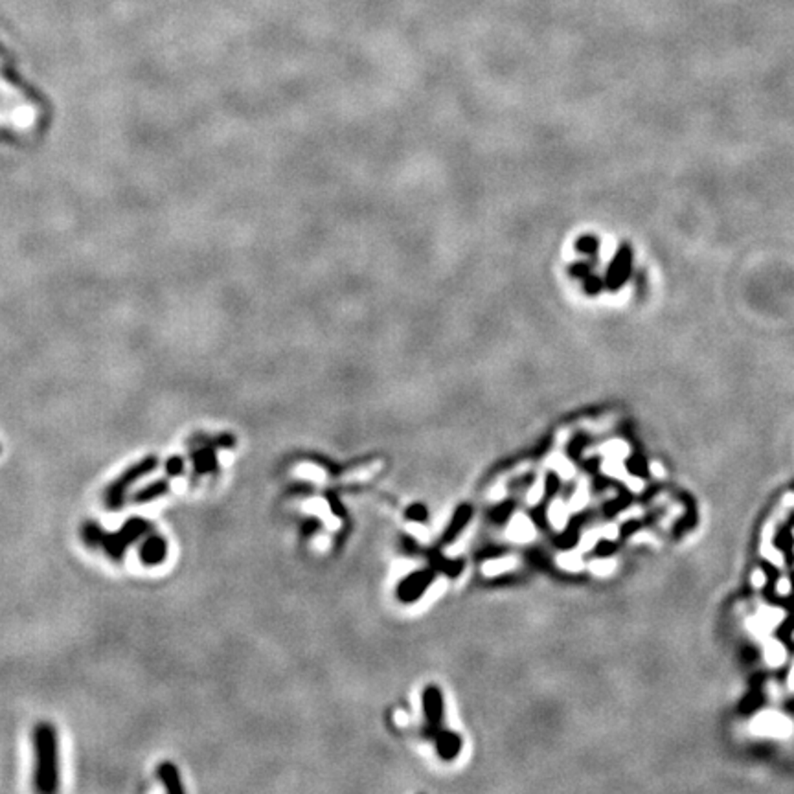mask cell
<instances>
[{
	"instance_id": "6da1fadb",
	"label": "cell",
	"mask_w": 794,
	"mask_h": 794,
	"mask_svg": "<svg viewBox=\"0 0 794 794\" xmlns=\"http://www.w3.org/2000/svg\"><path fill=\"white\" fill-rule=\"evenodd\" d=\"M33 750H35V767H33V787L39 793H55L59 789V735L55 726L48 721H41L33 728Z\"/></svg>"
},
{
	"instance_id": "7a4b0ae2",
	"label": "cell",
	"mask_w": 794,
	"mask_h": 794,
	"mask_svg": "<svg viewBox=\"0 0 794 794\" xmlns=\"http://www.w3.org/2000/svg\"><path fill=\"white\" fill-rule=\"evenodd\" d=\"M158 465H160L158 456L149 455V456H144L142 460H138L136 464L125 469L124 473L119 474L116 480H112V482L107 486L105 495H103V502H105L107 510L110 511L122 510V508L125 506V498H127L129 489H131L138 480H142L144 477L151 474Z\"/></svg>"
},
{
	"instance_id": "3957f363",
	"label": "cell",
	"mask_w": 794,
	"mask_h": 794,
	"mask_svg": "<svg viewBox=\"0 0 794 794\" xmlns=\"http://www.w3.org/2000/svg\"><path fill=\"white\" fill-rule=\"evenodd\" d=\"M750 732L758 737L771 740H789L794 732V725L789 717L774 710H767L754 717L750 723Z\"/></svg>"
},
{
	"instance_id": "277c9868",
	"label": "cell",
	"mask_w": 794,
	"mask_h": 794,
	"mask_svg": "<svg viewBox=\"0 0 794 794\" xmlns=\"http://www.w3.org/2000/svg\"><path fill=\"white\" fill-rule=\"evenodd\" d=\"M783 620H786V612L778 607H759L758 612L747 620V629L756 638L765 640Z\"/></svg>"
},
{
	"instance_id": "5b68a950",
	"label": "cell",
	"mask_w": 794,
	"mask_h": 794,
	"mask_svg": "<svg viewBox=\"0 0 794 794\" xmlns=\"http://www.w3.org/2000/svg\"><path fill=\"white\" fill-rule=\"evenodd\" d=\"M138 556L142 561L144 566H158L162 565L168 557V541L165 537L158 535V533H149L144 537V542L140 544Z\"/></svg>"
},
{
	"instance_id": "8992f818",
	"label": "cell",
	"mask_w": 794,
	"mask_h": 794,
	"mask_svg": "<svg viewBox=\"0 0 794 794\" xmlns=\"http://www.w3.org/2000/svg\"><path fill=\"white\" fill-rule=\"evenodd\" d=\"M153 532H155V524L149 522L147 519H142V517L127 519L122 524V528L118 530L119 537L124 539L127 547H131V544H134V542H138L140 539H144Z\"/></svg>"
},
{
	"instance_id": "52a82bcc",
	"label": "cell",
	"mask_w": 794,
	"mask_h": 794,
	"mask_svg": "<svg viewBox=\"0 0 794 794\" xmlns=\"http://www.w3.org/2000/svg\"><path fill=\"white\" fill-rule=\"evenodd\" d=\"M156 778L160 781L164 789L170 794H182L184 783L180 778L179 769L175 767L171 761H160L156 765Z\"/></svg>"
},
{
	"instance_id": "ba28073f",
	"label": "cell",
	"mask_w": 794,
	"mask_h": 794,
	"mask_svg": "<svg viewBox=\"0 0 794 794\" xmlns=\"http://www.w3.org/2000/svg\"><path fill=\"white\" fill-rule=\"evenodd\" d=\"M170 489H171L170 480H168V478H158V480H153V482H149L147 486L140 487V489L133 495V502L134 504H149V502L168 495Z\"/></svg>"
},
{
	"instance_id": "9c48e42d",
	"label": "cell",
	"mask_w": 794,
	"mask_h": 794,
	"mask_svg": "<svg viewBox=\"0 0 794 794\" xmlns=\"http://www.w3.org/2000/svg\"><path fill=\"white\" fill-rule=\"evenodd\" d=\"M192 462H193V471H195V474L216 473L217 469H219L216 450H214V447L211 445H204L201 447V449L193 450Z\"/></svg>"
},
{
	"instance_id": "30bf717a",
	"label": "cell",
	"mask_w": 794,
	"mask_h": 794,
	"mask_svg": "<svg viewBox=\"0 0 794 794\" xmlns=\"http://www.w3.org/2000/svg\"><path fill=\"white\" fill-rule=\"evenodd\" d=\"M431 579H432L431 572H419V574L409 578L403 585H401V590H399L401 597H403V600H414V597H418L419 594L423 592V588L431 583Z\"/></svg>"
},
{
	"instance_id": "8fae6325",
	"label": "cell",
	"mask_w": 794,
	"mask_h": 794,
	"mask_svg": "<svg viewBox=\"0 0 794 794\" xmlns=\"http://www.w3.org/2000/svg\"><path fill=\"white\" fill-rule=\"evenodd\" d=\"M127 548L129 547L125 544L124 539L119 537L118 532H105L103 541H101V550L105 551L110 559L122 561L125 556V551H127Z\"/></svg>"
},
{
	"instance_id": "7c38bea8",
	"label": "cell",
	"mask_w": 794,
	"mask_h": 794,
	"mask_svg": "<svg viewBox=\"0 0 794 794\" xmlns=\"http://www.w3.org/2000/svg\"><path fill=\"white\" fill-rule=\"evenodd\" d=\"M423 703H425V713H427L428 721H431L432 725H438V723H440V717L443 716V701H441L440 691H438L436 688L425 689Z\"/></svg>"
},
{
	"instance_id": "4fadbf2b",
	"label": "cell",
	"mask_w": 794,
	"mask_h": 794,
	"mask_svg": "<svg viewBox=\"0 0 794 794\" xmlns=\"http://www.w3.org/2000/svg\"><path fill=\"white\" fill-rule=\"evenodd\" d=\"M763 657L771 667L783 666L787 660L786 646L774 638H767L765 640V648H763Z\"/></svg>"
},
{
	"instance_id": "5bb4252c",
	"label": "cell",
	"mask_w": 794,
	"mask_h": 794,
	"mask_svg": "<svg viewBox=\"0 0 794 794\" xmlns=\"http://www.w3.org/2000/svg\"><path fill=\"white\" fill-rule=\"evenodd\" d=\"M105 528L98 520H85L81 526V539L88 548H101Z\"/></svg>"
},
{
	"instance_id": "9a60e30c",
	"label": "cell",
	"mask_w": 794,
	"mask_h": 794,
	"mask_svg": "<svg viewBox=\"0 0 794 794\" xmlns=\"http://www.w3.org/2000/svg\"><path fill=\"white\" fill-rule=\"evenodd\" d=\"M602 453L607 456V458L625 460L627 456H629V445L621 440H612L602 447Z\"/></svg>"
},
{
	"instance_id": "2e32d148",
	"label": "cell",
	"mask_w": 794,
	"mask_h": 794,
	"mask_svg": "<svg viewBox=\"0 0 794 794\" xmlns=\"http://www.w3.org/2000/svg\"><path fill=\"white\" fill-rule=\"evenodd\" d=\"M602 471L607 474V477H612V478H620V480H627V469H625L624 462L618 458H609L605 462V464L602 465Z\"/></svg>"
},
{
	"instance_id": "e0dca14e",
	"label": "cell",
	"mask_w": 794,
	"mask_h": 794,
	"mask_svg": "<svg viewBox=\"0 0 794 794\" xmlns=\"http://www.w3.org/2000/svg\"><path fill=\"white\" fill-rule=\"evenodd\" d=\"M761 554L763 557L767 561H771L772 565L774 566H783L786 565V561H783V554H781L780 550H776V548L772 547L771 539H765L763 537V542H761Z\"/></svg>"
},
{
	"instance_id": "ac0fdd59",
	"label": "cell",
	"mask_w": 794,
	"mask_h": 794,
	"mask_svg": "<svg viewBox=\"0 0 794 794\" xmlns=\"http://www.w3.org/2000/svg\"><path fill=\"white\" fill-rule=\"evenodd\" d=\"M460 741L455 734H443L440 740V754H443L445 758H453L455 754H458Z\"/></svg>"
},
{
	"instance_id": "d6986e66",
	"label": "cell",
	"mask_w": 794,
	"mask_h": 794,
	"mask_svg": "<svg viewBox=\"0 0 794 794\" xmlns=\"http://www.w3.org/2000/svg\"><path fill=\"white\" fill-rule=\"evenodd\" d=\"M164 469L165 473H168V477L170 478H177V477H182L184 471H186V464H184L182 456H170V458L165 460L164 464Z\"/></svg>"
},
{
	"instance_id": "ffe728a7",
	"label": "cell",
	"mask_w": 794,
	"mask_h": 794,
	"mask_svg": "<svg viewBox=\"0 0 794 794\" xmlns=\"http://www.w3.org/2000/svg\"><path fill=\"white\" fill-rule=\"evenodd\" d=\"M471 513H473V511L469 510V508H462V510H460L458 513H456L455 520H453V524H450L449 533H447V539H453V535L460 532V528H462V526H464V524L469 520V517H471Z\"/></svg>"
},
{
	"instance_id": "44dd1931",
	"label": "cell",
	"mask_w": 794,
	"mask_h": 794,
	"mask_svg": "<svg viewBox=\"0 0 794 794\" xmlns=\"http://www.w3.org/2000/svg\"><path fill=\"white\" fill-rule=\"evenodd\" d=\"M614 568H616L614 559H597L590 565V570H592L596 576H609L614 572Z\"/></svg>"
},
{
	"instance_id": "7402d4cb",
	"label": "cell",
	"mask_w": 794,
	"mask_h": 794,
	"mask_svg": "<svg viewBox=\"0 0 794 794\" xmlns=\"http://www.w3.org/2000/svg\"><path fill=\"white\" fill-rule=\"evenodd\" d=\"M588 501V493H587V487H585V484H581V487H579L578 495L574 496V501H572V506H574L576 510H579V508H583L585 502Z\"/></svg>"
},
{
	"instance_id": "603a6c76",
	"label": "cell",
	"mask_w": 794,
	"mask_h": 794,
	"mask_svg": "<svg viewBox=\"0 0 794 794\" xmlns=\"http://www.w3.org/2000/svg\"><path fill=\"white\" fill-rule=\"evenodd\" d=\"M750 583L756 588H761L767 585V576L763 574V570H754V574L750 576Z\"/></svg>"
},
{
	"instance_id": "cb8c5ba5",
	"label": "cell",
	"mask_w": 794,
	"mask_h": 794,
	"mask_svg": "<svg viewBox=\"0 0 794 794\" xmlns=\"http://www.w3.org/2000/svg\"><path fill=\"white\" fill-rule=\"evenodd\" d=\"M561 563H563V566H566V568L570 570L581 568V559H579L578 556H565L563 559H561Z\"/></svg>"
},
{
	"instance_id": "d4e9b609",
	"label": "cell",
	"mask_w": 794,
	"mask_h": 794,
	"mask_svg": "<svg viewBox=\"0 0 794 794\" xmlns=\"http://www.w3.org/2000/svg\"><path fill=\"white\" fill-rule=\"evenodd\" d=\"M618 535H620V530H618V526H614V524H611V526L603 528V532H602V537L609 539V541H614V539H618Z\"/></svg>"
},
{
	"instance_id": "484cf974",
	"label": "cell",
	"mask_w": 794,
	"mask_h": 794,
	"mask_svg": "<svg viewBox=\"0 0 794 794\" xmlns=\"http://www.w3.org/2000/svg\"><path fill=\"white\" fill-rule=\"evenodd\" d=\"M776 592L780 594V596H787V594L790 592V581L787 578H781L780 581L776 583Z\"/></svg>"
},
{
	"instance_id": "4316f807",
	"label": "cell",
	"mask_w": 794,
	"mask_h": 794,
	"mask_svg": "<svg viewBox=\"0 0 794 794\" xmlns=\"http://www.w3.org/2000/svg\"><path fill=\"white\" fill-rule=\"evenodd\" d=\"M409 517H412V519L416 520H425L427 519V511H425V508H421V506H414L412 510L409 511Z\"/></svg>"
},
{
	"instance_id": "83f0119b",
	"label": "cell",
	"mask_w": 794,
	"mask_h": 794,
	"mask_svg": "<svg viewBox=\"0 0 794 794\" xmlns=\"http://www.w3.org/2000/svg\"><path fill=\"white\" fill-rule=\"evenodd\" d=\"M627 487H629L631 491L640 493V491H642V489H643V482H642V480H640V478H636V477H633V478L627 477Z\"/></svg>"
},
{
	"instance_id": "f1b7e54d",
	"label": "cell",
	"mask_w": 794,
	"mask_h": 794,
	"mask_svg": "<svg viewBox=\"0 0 794 794\" xmlns=\"http://www.w3.org/2000/svg\"><path fill=\"white\" fill-rule=\"evenodd\" d=\"M649 469H651V473L655 474V477H657V478H664V477H666V471H664V467H662V465L658 464V462H653L651 467H649Z\"/></svg>"
},
{
	"instance_id": "f546056e",
	"label": "cell",
	"mask_w": 794,
	"mask_h": 794,
	"mask_svg": "<svg viewBox=\"0 0 794 794\" xmlns=\"http://www.w3.org/2000/svg\"><path fill=\"white\" fill-rule=\"evenodd\" d=\"M787 686H789L790 691H794V664H793V667H790L789 679H787Z\"/></svg>"
},
{
	"instance_id": "4dcf8cb0",
	"label": "cell",
	"mask_w": 794,
	"mask_h": 794,
	"mask_svg": "<svg viewBox=\"0 0 794 794\" xmlns=\"http://www.w3.org/2000/svg\"><path fill=\"white\" fill-rule=\"evenodd\" d=\"M783 504L786 506H794V495H786V501H783Z\"/></svg>"
},
{
	"instance_id": "1f68e13d",
	"label": "cell",
	"mask_w": 794,
	"mask_h": 794,
	"mask_svg": "<svg viewBox=\"0 0 794 794\" xmlns=\"http://www.w3.org/2000/svg\"><path fill=\"white\" fill-rule=\"evenodd\" d=\"M0 453H2V447H0Z\"/></svg>"
},
{
	"instance_id": "d6a6232c",
	"label": "cell",
	"mask_w": 794,
	"mask_h": 794,
	"mask_svg": "<svg viewBox=\"0 0 794 794\" xmlns=\"http://www.w3.org/2000/svg\"><path fill=\"white\" fill-rule=\"evenodd\" d=\"M793 535H794V530H793Z\"/></svg>"
}]
</instances>
